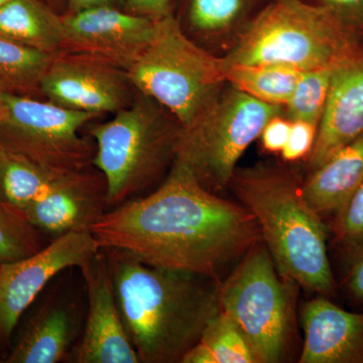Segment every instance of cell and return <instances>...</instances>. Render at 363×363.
I'll return each mask as SVG.
<instances>
[{
	"instance_id": "obj_1",
	"label": "cell",
	"mask_w": 363,
	"mask_h": 363,
	"mask_svg": "<svg viewBox=\"0 0 363 363\" xmlns=\"http://www.w3.org/2000/svg\"><path fill=\"white\" fill-rule=\"evenodd\" d=\"M90 231L101 248L217 281L262 240L247 208L208 190L176 160L156 191L107 211Z\"/></svg>"
},
{
	"instance_id": "obj_2",
	"label": "cell",
	"mask_w": 363,
	"mask_h": 363,
	"mask_svg": "<svg viewBox=\"0 0 363 363\" xmlns=\"http://www.w3.org/2000/svg\"><path fill=\"white\" fill-rule=\"evenodd\" d=\"M102 250L140 363H181L221 311V281L149 266L125 253Z\"/></svg>"
},
{
	"instance_id": "obj_3",
	"label": "cell",
	"mask_w": 363,
	"mask_h": 363,
	"mask_svg": "<svg viewBox=\"0 0 363 363\" xmlns=\"http://www.w3.org/2000/svg\"><path fill=\"white\" fill-rule=\"evenodd\" d=\"M303 182L279 167L236 169L228 188L257 220L284 278L326 296L335 289L322 216L306 201Z\"/></svg>"
},
{
	"instance_id": "obj_4",
	"label": "cell",
	"mask_w": 363,
	"mask_h": 363,
	"mask_svg": "<svg viewBox=\"0 0 363 363\" xmlns=\"http://www.w3.org/2000/svg\"><path fill=\"white\" fill-rule=\"evenodd\" d=\"M363 55V35L334 11L307 0H272L247 21L225 67L279 64L306 72L336 69Z\"/></svg>"
},
{
	"instance_id": "obj_5",
	"label": "cell",
	"mask_w": 363,
	"mask_h": 363,
	"mask_svg": "<svg viewBox=\"0 0 363 363\" xmlns=\"http://www.w3.org/2000/svg\"><path fill=\"white\" fill-rule=\"evenodd\" d=\"M181 128L175 117L138 91L130 106L90 128L95 140L92 166L104 177L109 208L161 178L175 162Z\"/></svg>"
},
{
	"instance_id": "obj_6",
	"label": "cell",
	"mask_w": 363,
	"mask_h": 363,
	"mask_svg": "<svg viewBox=\"0 0 363 363\" xmlns=\"http://www.w3.org/2000/svg\"><path fill=\"white\" fill-rule=\"evenodd\" d=\"M136 91L182 128L199 116L226 83L225 63L189 38L173 13L157 18L149 44L128 67Z\"/></svg>"
},
{
	"instance_id": "obj_7",
	"label": "cell",
	"mask_w": 363,
	"mask_h": 363,
	"mask_svg": "<svg viewBox=\"0 0 363 363\" xmlns=\"http://www.w3.org/2000/svg\"><path fill=\"white\" fill-rule=\"evenodd\" d=\"M284 107L264 104L226 82L194 121L181 128L176 161L208 190L228 188L238 162Z\"/></svg>"
},
{
	"instance_id": "obj_8",
	"label": "cell",
	"mask_w": 363,
	"mask_h": 363,
	"mask_svg": "<svg viewBox=\"0 0 363 363\" xmlns=\"http://www.w3.org/2000/svg\"><path fill=\"white\" fill-rule=\"evenodd\" d=\"M293 281L284 278L260 240L219 286L221 311L245 334L259 363L283 362L293 324Z\"/></svg>"
},
{
	"instance_id": "obj_9",
	"label": "cell",
	"mask_w": 363,
	"mask_h": 363,
	"mask_svg": "<svg viewBox=\"0 0 363 363\" xmlns=\"http://www.w3.org/2000/svg\"><path fill=\"white\" fill-rule=\"evenodd\" d=\"M96 117L50 100L4 93L0 145L54 171H84L92 164L95 149L80 130Z\"/></svg>"
},
{
	"instance_id": "obj_10",
	"label": "cell",
	"mask_w": 363,
	"mask_h": 363,
	"mask_svg": "<svg viewBox=\"0 0 363 363\" xmlns=\"http://www.w3.org/2000/svg\"><path fill=\"white\" fill-rule=\"evenodd\" d=\"M100 245L91 231H78L52 240L26 259L0 267V348L9 345L26 310L60 272L80 267Z\"/></svg>"
},
{
	"instance_id": "obj_11",
	"label": "cell",
	"mask_w": 363,
	"mask_h": 363,
	"mask_svg": "<svg viewBox=\"0 0 363 363\" xmlns=\"http://www.w3.org/2000/svg\"><path fill=\"white\" fill-rule=\"evenodd\" d=\"M40 93L66 108L100 116L130 106L136 90L123 69L91 55L62 52L45 71Z\"/></svg>"
},
{
	"instance_id": "obj_12",
	"label": "cell",
	"mask_w": 363,
	"mask_h": 363,
	"mask_svg": "<svg viewBox=\"0 0 363 363\" xmlns=\"http://www.w3.org/2000/svg\"><path fill=\"white\" fill-rule=\"evenodd\" d=\"M61 18L65 52L91 55L125 71L149 44L157 20L116 6H92Z\"/></svg>"
},
{
	"instance_id": "obj_13",
	"label": "cell",
	"mask_w": 363,
	"mask_h": 363,
	"mask_svg": "<svg viewBox=\"0 0 363 363\" xmlns=\"http://www.w3.org/2000/svg\"><path fill=\"white\" fill-rule=\"evenodd\" d=\"M87 291L84 332L75 350L78 363H140L126 331L102 248L79 267Z\"/></svg>"
},
{
	"instance_id": "obj_14",
	"label": "cell",
	"mask_w": 363,
	"mask_h": 363,
	"mask_svg": "<svg viewBox=\"0 0 363 363\" xmlns=\"http://www.w3.org/2000/svg\"><path fill=\"white\" fill-rule=\"evenodd\" d=\"M108 208L104 177L84 169L64 173L23 213L40 233L54 240L67 233L90 231Z\"/></svg>"
},
{
	"instance_id": "obj_15",
	"label": "cell",
	"mask_w": 363,
	"mask_h": 363,
	"mask_svg": "<svg viewBox=\"0 0 363 363\" xmlns=\"http://www.w3.org/2000/svg\"><path fill=\"white\" fill-rule=\"evenodd\" d=\"M300 363H363V314L348 312L320 295L302 312Z\"/></svg>"
},
{
	"instance_id": "obj_16",
	"label": "cell",
	"mask_w": 363,
	"mask_h": 363,
	"mask_svg": "<svg viewBox=\"0 0 363 363\" xmlns=\"http://www.w3.org/2000/svg\"><path fill=\"white\" fill-rule=\"evenodd\" d=\"M362 135L363 55L334 69L328 99L309 157L310 171H314L334 152Z\"/></svg>"
},
{
	"instance_id": "obj_17",
	"label": "cell",
	"mask_w": 363,
	"mask_h": 363,
	"mask_svg": "<svg viewBox=\"0 0 363 363\" xmlns=\"http://www.w3.org/2000/svg\"><path fill=\"white\" fill-rule=\"evenodd\" d=\"M363 184V135L334 152L302 184L303 195L320 215L337 213Z\"/></svg>"
},
{
	"instance_id": "obj_18",
	"label": "cell",
	"mask_w": 363,
	"mask_h": 363,
	"mask_svg": "<svg viewBox=\"0 0 363 363\" xmlns=\"http://www.w3.org/2000/svg\"><path fill=\"white\" fill-rule=\"evenodd\" d=\"M73 313L63 303L45 306L6 358L9 363H58L70 352L75 337Z\"/></svg>"
},
{
	"instance_id": "obj_19",
	"label": "cell",
	"mask_w": 363,
	"mask_h": 363,
	"mask_svg": "<svg viewBox=\"0 0 363 363\" xmlns=\"http://www.w3.org/2000/svg\"><path fill=\"white\" fill-rule=\"evenodd\" d=\"M0 35L40 51L65 52L61 14L40 0H9L0 7Z\"/></svg>"
},
{
	"instance_id": "obj_20",
	"label": "cell",
	"mask_w": 363,
	"mask_h": 363,
	"mask_svg": "<svg viewBox=\"0 0 363 363\" xmlns=\"http://www.w3.org/2000/svg\"><path fill=\"white\" fill-rule=\"evenodd\" d=\"M67 172L54 171L0 145V202L20 210L45 195Z\"/></svg>"
},
{
	"instance_id": "obj_21",
	"label": "cell",
	"mask_w": 363,
	"mask_h": 363,
	"mask_svg": "<svg viewBox=\"0 0 363 363\" xmlns=\"http://www.w3.org/2000/svg\"><path fill=\"white\" fill-rule=\"evenodd\" d=\"M303 72L279 64L225 67L226 82L264 102L284 107L292 96Z\"/></svg>"
},
{
	"instance_id": "obj_22",
	"label": "cell",
	"mask_w": 363,
	"mask_h": 363,
	"mask_svg": "<svg viewBox=\"0 0 363 363\" xmlns=\"http://www.w3.org/2000/svg\"><path fill=\"white\" fill-rule=\"evenodd\" d=\"M181 363H259L240 327L220 311L207 325L201 338Z\"/></svg>"
},
{
	"instance_id": "obj_23",
	"label": "cell",
	"mask_w": 363,
	"mask_h": 363,
	"mask_svg": "<svg viewBox=\"0 0 363 363\" xmlns=\"http://www.w3.org/2000/svg\"><path fill=\"white\" fill-rule=\"evenodd\" d=\"M56 55L0 35V90L33 96Z\"/></svg>"
},
{
	"instance_id": "obj_24",
	"label": "cell",
	"mask_w": 363,
	"mask_h": 363,
	"mask_svg": "<svg viewBox=\"0 0 363 363\" xmlns=\"http://www.w3.org/2000/svg\"><path fill=\"white\" fill-rule=\"evenodd\" d=\"M252 2V0H189V28L203 37H228L240 30Z\"/></svg>"
},
{
	"instance_id": "obj_25",
	"label": "cell",
	"mask_w": 363,
	"mask_h": 363,
	"mask_svg": "<svg viewBox=\"0 0 363 363\" xmlns=\"http://www.w3.org/2000/svg\"><path fill=\"white\" fill-rule=\"evenodd\" d=\"M334 69L303 72L292 96L284 106V116L290 121H308L319 125L323 116Z\"/></svg>"
},
{
	"instance_id": "obj_26",
	"label": "cell",
	"mask_w": 363,
	"mask_h": 363,
	"mask_svg": "<svg viewBox=\"0 0 363 363\" xmlns=\"http://www.w3.org/2000/svg\"><path fill=\"white\" fill-rule=\"evenodd\" d=\"M40 233L20 210L0 202V267L42 250Z\"/></svg>"
},
{
	"instance_id": "obj_27",
	"label": "cell",
	"mask_w": 363,
	"mask_h": 363,
	"mask_svg": "<svg viewBox=\"0 0 363 363\" xmlns=\"http://www.w3.org/2000/svg\"><path fill=\"white\" fill-rule=\"evenodd\" d=\"M335 233L353 255L363 250V184L336 213Z\"/></svg>"
},
{
	"instance_id": "obj_28",
	"label": "cell",
	"mask_w": 363,
	"mask_h": 363,
	"mask_svg": "<svg viewBox=\"0 0 363 363\" xmlns=\"http://www.w3.org/2000/svg\"><path fill=\"white\" fill-rule=\"evenodd\" d=\"M317 133V124L302 121H292L288 143L281 152L284 161L296 162L306 157L309 159L316 142Z\"/></svg>"
},
{
	"instance_id": "obj_29",
	"label": "cell",
	"mask_w": 363,
	"mask_h": 363,
	"mask_svg": "<svg viewBox=\"0 0 363 363\" xmlns=\"http://www.w3.org/2000/svg\"><path fill=\"white\" fill-rule=\"evenodd\" d=\"M292 121L284 113L272 117L259 135L262 149L269 154H281L290 135Z\"/></svg>"
},
{
	"instance_id": "obj_30",
	"label": "cell",
	"mask_w": 363,
	"mask_h": 363,
	"mask_svg": "<svg viewBox=\"0 0 363 363\" xmlns=\"http://www.w3.org/2000/svg\"><path fill=\"white\" fill-rule=\"evenodd\" d=\"M334 11L363 35V0H307Z\"/></svg>"
},
{
	"instance_id": "obj_31",
	"label": "cell",
	"mask_w": 363,
	"mask_h": 363,
	"mask_svg": "<svg viewBox=\"0 0 363 363\" xmlns=\"http://www.w3.org/2000/svg\"><path fill=\"white\" fill-rule=\"evenodd\" d=\"M128 11L152 18H161L172 13L175 0H121Z\"/></svg>"
},
{
	"instance_id": "obj_32",
	"label": "cell",
	"mask_w": 363,
	"mask_h": 363,
	"mask_svg": "<svg viewBox=\"0 0 363 363\" xmlns=\"http://www.w3.org/2000/svg\"><path fill=\"white\" fill-rule=\"evenodd\" d=\"M348 289L357 300L363 302V250L354 255V262L348 274Z\"/></svg>"
},
{
	"instance_id": "obj_33",
	"label": "cell",
	"mask_w": 363,
	"mask_h": 363,
	"mask_svg": "<svg viewBox=\"0 0 363 363\" xmlns=\"http://www.w3.org/2000/svg\"><path fill=\"white\" fill-rule=\"evenodd\" d=\"M118 0H68L67 13H75L82 9L98 6H116Z\"/></svg>"
},
{
	"instance_id": "obj_34",
	"label": "cell",
	"mask_w": 363,
	"mask_h": 363,
	"mask_svg": "<svg viewBox=\"0 0 363 363\" xmlns=\"http://www.w3.org/2000/svg\"><path fill=\"white\" fill-rule=\"evenodd\" d=\"M44 2L52 9H60L63 6H68V0H44Z\"/></svg>"
},
{
	"instance_id": "obj_35",
	"label": "cell",
	"mask_w": 363,
	"mask_h": 363,
	"mask_svg": "<svg viewBox=\"0 0 363 363\" xmlns=\"http://www.w3.org/2000/svg\"><path fill=\"white\" fill-rule=\"evenodd\" d=\"M4 91L0 90V111L2 108V96H4Z\"/></svg>"
},
{
	"instance_id": "obj_36",
	"label": "cell",
	"mask_w": 363,
	"mask_h": 363,
	"mask_svg": "<svg viewBox=\"0 0 363 363\" xmlns=\"http://www.w3.org/2000/svg\"><path fill=\"white\" fill-rule=\"evenodd\" d=\"M9 0H0V7L4 6V4H6V2H9Z\"/></svg>"
}]
</instances>
